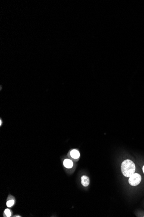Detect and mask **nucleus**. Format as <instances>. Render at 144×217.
Here are the masks:
<instances>
[{
    "label": "nucleus",
    "instance_id": "obj_1",
    "mask_svg": "<svg viewBox=\"0 0 144 217\" xmlns=\"http://www.w3.org/2000/svg\"><path fill=\"white\" fill-rule=\"evenodd\" d=\"M121 171L125 177H130L134 173L135 170V165L132 161L126 160L123 161L121 166Z\"/></svg>",
    "mask_w": 144,
    "mask_h": 217
},
{
    "label": "nucleus",
    "instance_id": "obj_2",
    "mask_svg": "<svg viewBox=\"0 0 144 217\" xmlns=\"http://www.w3.org/2000/svg\"><path fill=\"white\" fill-rule=\"evenodd\" d=\"M142 180V177L138 173H134L132 175L129 179V182L131 186H136L139 184Z\"/></svg>",
    "mask_w": 144,
    "mask_h": 217
},
{
    "label": "nucleus",
    "instance_id": "obj_3",
    "mask_svg": "<svg viewBox=\"0 0 144 217\" xmlns=\"http://www.w3.org/2000/svg\"><path fill=\"white\" fill-rule=\"evenodd\" d=\"M81 183L83 186H88L90 183L89 178L86 176H83L81 177Z\"/></svg>",
    "mask_w": 144,
    "mask_h": 217
},
{
    "label": "nucleus",
    "instance_id": "obj_4",
    "mask_svg": "<svg viewBox=\"0 0 144 217\" xmlns=\"http://www.w3.org/2000/svg\"><path fill=\"white\" fill-rule=\"evenodd\" d=\"M64 165L65 167L67 168H71L73 166V163L72 161L69 159H66L64 161Z\"/></svg>",
    "mask_w": 144,
    "mask_h": 217
},
{
    "label": "nucleus",
    "instance_id": "obj_5",
    "mask_svg": "<svg viewBox=\"0 0 144 217\" xmlns=\"http://www.w3.org/2000/svg\"><path fill=\"white\" fill-rule=\"evenodd\" d=\"M70 155L72 158L76 159L79 157L80 153L78 150H73L71 151Z\"/></svg>",
    "mask_w": 144,
    "mask_h": 217
},
{
    "label": "nucleus",
    "instance_id": "obj_6",
    "mask_svg": "<svg viewBox=\"0 0 144 217\" xmlns=\"http://www.w3.org/2000/svg\"><path fill=\"white\" fill-rule=\"evenodd\" d=\"M14 200L8 201L7 203V205L8 207H11L14 205Z\"/></svg>",
    "mask_w": 144,
    "mask_h": 217
},
{
    "label": "nucleus",
    "instance_id": "obj_7",
    "mask_svg": "<svg viewBox=\"0 0 144 217\" xmlns=\"http://www.w3.org/2000/svg\"><path fill=\"white\" fill-rule=\"evenodd\" d=\"M5 215H6V216L7 217H10L11 214L10 211L9 209H5Z\"/></svg>",
    "mask_w": 144,
    "mask_h": 217
},
{
    "label": "nucleus",
    "instance_id": "obj_8",
    "mask_svg": "<svg viewBox=\"0 0 144 217\" xmlns=\"http://www.w3.org/2000/svg\"><path fill=\"white\" fill-rule=\"evenodd\" d=\"M143 172H144V166H143Z\"/></svg>",
    "mask_w": 144,
    "mask_h": 217
},
{
    "label": "nucleus",
    "instance_id": "obj_9",
    "mask_svg": "<svg viewBox=\"0 0 144 217\" xmlns=\"http://www.w3.org/2000/svg\"><path fill=\"white\" fill-rule=\"evenodd\" d=\"M1 124H2V122H1V120H0V125H1Z\"/></svg>",
    "mask_w": 144,
    "mask_h": 217
}]
</instances>
